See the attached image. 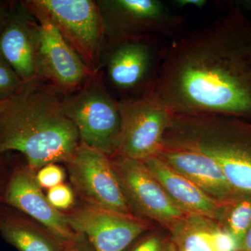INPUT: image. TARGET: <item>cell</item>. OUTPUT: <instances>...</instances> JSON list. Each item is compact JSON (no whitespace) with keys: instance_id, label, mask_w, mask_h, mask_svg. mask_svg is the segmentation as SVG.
<instances>
[{"instance_id":"cell-1","label":"cell","mask_w":251,"mask_h":251,"mask_svg":"<svg viewBox=\"0 0 251 251\" xmlns=\"http://www.w3.org/2000/svg\"><path fill=\"white\" fill-rule=\"evenodd\" d=\"M150 94L175 115L251 122V17L235 4L173 39Z\"/></svg>"},{"instance_id":"cell-2","label":"cell","mask_w":251,"mask_h":251,"mask_svg":"<svg viewBox=\"0 0 251 251\" xmlns=\"http://www.w3.org/2000/svg\"><path fill=\"white\" fill-rule=\"evenodd\" d=\"M63 94L41 78L25 82L17 97L0 112V156L16 151L37 172L49 163H64L80 143L66 115Z\"/></svg>"},{"instance_id":"cell-3","label":"cell","mask_w":251,"mask_h":251,"mask_svg":"<svg viewBox=\"0 0 251 251\" xmlns=\"http://www.w3.org/2000/svg\"><path fill=\"white\" fill-rule=\"evenodd\" d=\"M168 44L162 36H143L105 41L102 66L120 99L138 98L152 90Z\"/></svg>"},{"instance_id":"cell-4","label":"cell","mask_w":251,"mask_h":251,"mask_svg":"<svg viewBox=\"0 0 251 251\" xmlns=\"http://www.w3.org/2000/svg\"><path fill=\"white\" fill-rule=\"evenodd\" d=\"M62 105L81 143L107 156L115 154L121 133L120 101L107 90L100 74L91 77L74 93L63 95Z\"/></svg>"},{"instance_id":"cell-5","label":"cell","mask_w":251,"mask_h":251,"mask_svg":"<svg viewBox=\"0 0 251 251\" xmlns=\"http://www.w3.org/2000/svg\"><path fill=\"white\" fill-rule=\"evenodd\" d=\"M32 15L39 28V76L63 95L74 93L93 74L51 21L37 0L21 3Z\"/></svg>"},{"instance_id":"cell-6","label":"cell","mask_w":251,"mask_h":251,"mask_svg":"<svg viewBox=\"0 0 251 251\" xmlns=\"http://www.w3.org/2000/svg\"><path fill=\"white\" fill-rule=\"evenodd\" d=\"M103 18L105 41L143 36H179L185 18L158 0L97 1Z\"/></svg>"},{"instance_id":"cell-7","label":"cell","mask_w":251,"mask_h":251,"mask_svg":"<svg viewBox=\"0 0 251 251\" xmlns=\"http://www.w3.org/2000/svg\"><path fill=\"white\" fill-rule=\"evenodd\" d=\"M119 101L121 133L112 156L145 161L158 156L164 148L165 135L173 123L174 113L150 93Z\"/></svg>"},{"instance_id":"cell-8","label":"cell","mask_w":251,"mask_h":251,"mask_svg":"<svg viewBox=\"0 0 251 251\" xmlns=\"http://www.w3.org/2000/svg\"><path fill=\"white\" fill-rule=\"evenodd\" d=\"M37 2L92 74H99L105 31L97 1L37 0Z\"/></svg>"},{"instance_id":"cell-9","label":"cell","mask_w":251,"mask_h":251,"mask_svg":"<svg viewBox=\"0 0 251 251\" xmlns=\"http://www.w3.org/2000/svg\"><path fill=\"white\" fill-rule=\"evenodd\" d=\"M72 188L80 202L134 214L130 209L110 158L81 143L64 163Z\"/></svg>"},{"instance_id":"cell-10","label":"cell","mask_w":251,"mask_h":251,"mask_svg":"<svg viewBox=\"0 0 251 251\" xmlns=\"http://www.w3.org/2000/svg\"><path fill=\"white\" fill-rule=\"evenodd\" d=\"M63 212L73 230L85 236L94 251H125L135 239L151 229L149 220L135 214L82 202L75 203Z\"/></svg>"},{"instance_id":"cell-11","label":"cell","mask_w":251,"mask_h":251,"mask_svg":"<svg viewBox=\"0 0 251 251\" xmlns=\"http://www.w3.org/2000/svg\"><path fill=\"white\" fill-rule=\"evenodd\" d=\"M109 158L135 215L169 229L186 214L172 201L145 162L122 156Z\"/></svg>"},{"instance_id":"cell-12","label":"cell","mask_w":251,"mask_h":251,"mask_svg":"<svg viewBox=\"0 0 251 251\" xmlns=\"http://www.w3.org/2000/svg\"><path fill=\"white\" fill-rule=\"evenodd\" d=\"M36 172L27 163L10 167L0 203L14 208L46 227L62 243L72 242L77 237L67 223L65 214L51 205L36 179Z\"/></svg>"},{"instance_id":"cell-13","label":"cell","mask_w":251,"mask_h":251,"mask_svg":"<svg viewBox=\"0 0 251 251\" xmlns=\"http://www.w3.org/2000/svg\"><path fill=\"white\" fill-rule=\"evenodd\" d=\"M157 156L217 201L226 202L239 193L229 184L218 163L197 150L164 146Z\"/></svg>"},{"instance_id":"cell-14","label":"cell","mask_w":251,"mask_h":251,"mask_svg":"<svg viewBox=\"0 0 251 251\" xmlns=\"http://www.w3.org/2000/svg\"><path fill=\"white\" fill-rule=\"evenodd\" d=\"M39 28L34 18L11 6L7 22L0 33V53L23 82L40 78L38 74Z\"/></svg>"},{"instance_id":"cell-15","label":"cell","mask_w":251,"mask_h":251,"mask_svg":"<svg viewBox=\"0 0 251 251\" xmlns=\"http://www.w3.org/2000/svg\"><path fill=\"white\" fill-rule=\"evenodd\" d=\"M172 201L186 214L206 216L218 221L224 202L206 194L197 185L168 166L158 156L143 161Z\"/></svg>"},{"instance_id":"cell-16","label":"cell","mask_w":251,"mask_h":251,"mask_svg":"<svg viewBox=\"0 0 251 251\" xmlns=\"http://www.w3.org/2000/svg\"><path fill=\"white\" fill-rule=\"evenodd\" d=\"M176 251H237L235 239L216 220L185 214L168 229Z\"/></svg>"},{"instance_id":"cell-17","label":"cell","mask_w":251,"mask_h":251,"mask_svg":"<svg viewBox=\"0 0 251 251\" xmlns=\"http://www.w3.org/2000/svg\"><path fill=\"white\" fill-rule=\"evenodd\" d=\"M0 234L18 251H62V243L42 225L0 203Z\"/></svg>"},{"instance_id":"cell-18","label":"cell","mask_w":251,"mask_h":251,"mask_svg":"<svg viewBox=\"0 0 251 251\" xmlns=\"http://www.w3.org/2000/svg\"><path fill=\"white\" fill-rule=\"evenodd\" d=\"M218 222L235 239L240 248L251 226V194L239 192L224 202Z\"/></svg>"},{"instance_id":"cell-19","label":"cell","mask_w":251,"mask_h":251,"mask_svg":"<svg viewBox=\"0 0 251 251\" xmlns=\"http://www.w3.org/2000/svg\"><path fill=\"white\" fill-rule=\"evenodd\" d=\"M24 83L14 68L0 53V100L16 93Z\"/></svg>"},{"instance_id":"cell-20","label":"cell","mask_w":251,"mask_h":251,"mask_svg":"<svg viewBox=\"0 0 251 251\" xmlns=\"http://www.w3.org/2000/svg\"><path fill=\"white\" fill-rule=\"evenodd\" d=\"M129 251H176V248L170 234L166 236L159 232H153L140 239Z\"/></svg>"},{"instance_id":"cell-21","label":"cell","mask_w":251,"mask_h":251,"mask_svg":"<svg viewBox=\"0 0 251 251\" xmlns=\"http://www.w3.org/2000/svg\"><path fill=\"white\" fill-rule=\"evenodd\" d=\"M75 193L69 185L61 184L48 190V201L54 208L60 211L70 209L75 204Z\"/></svg>"},{"instance_id":"cell-22","label":"cell","mask_w":251,"mask_h":251,"mask_svg":"<svg viewBox=\"0 0 251 251\" xmlns=\"http://www.w3.org/2000/svg\"><path fill=\"white\" fill-rule=\"evenodd\" d=\"M66 174L64 170L57 163H49L43 166L36 173V179L41 188H53L64 183Z\"/></svg>"},{"instance_id":"cell-23","label":"cell","mask_w":251,"mask_h":251,"mask_svg":"<svg viewBox=\"0 0 251 251\" xmlns=\"http://www.w3.org/2000/svg\"><path fill=\"white\" fill-rule=\"evenodd\" d=\"M62 251H94L88 239L83 234L77 233L72 242L64 246Z\"/></svg>"},{"instance_id":"cell-24","label":"cell","mask_w":251,"mask_h":251,"mask_svg":"<svg viewBox=\"0 0 251 251\" xmlns=\"http://www.w3.org/2000/svg\"><path fill=\"white\" fill-rule=\"evenodd\" d=\"M171 4L179 9L186 7H195L201 9L208 4V1L206 0H175Z\"/></svg>"},{"instance_id":"cell-25","label":"cell","mask_w":251,"mask_h":251,"mask_svg":"<svg viewBox=\"0 0 251 251\" xmlns=\"http://www.w3.org/2000/svg\"><path fill=\"white\" fill-rule=\"evenodd\" d=\"M11 9V6L9 4L0 1V33L7 22Z\"/></svg>"},{"instance_id":"cell-26","label":"cell","mask_w":251,"mask_h":251,"mask_svg":"<svg viewBox=\"0 0 251 251\" xmlns=\"http://www.w3.org/2000/svg\"><path fill=\"white\" fill-rule=\"evenodd\" d=\"M6 171H7V163L6 159L4 158V155H2L0 156V190L4 186L5 180L9 173V172L6 173Z\"/></svg>"},{"instance_id":"cell-27","label":"cell","mask_w":251,"mask_h":251,"mask_svg":"<svg viewBox=\"0 0 251 251\" xmlns=\"http://www.w3.org/2000/svg\"><path fill=\"white\" fill-rule=\"evenodd\" d=\"M239 250L251 251V226L248 230Z\"/></svg>"},{"instance_id":"cell-28","label":"cell","mask_w":251,"mask_h":251,"mask_svg":"<svg viewBox=\"0 0 251 251\" xmlns=\"http://www.w3.org/2000/svg\"><path fill=\"white\" fill-rule=\"evenodd\" d=\"M20 89L17 91V92H16V93L13 94V95H11V97H8V98L5 99L4 100H0V112L2 111L3 110H4L6 107L9 106L10 104L14 101V99H16V97H17L18 93V92H19Z\"/></svg>"},{"instance_id":"cell-29","label":"cell","mask_w":251,"mask_h":251,"mask_svg":"<svg viewBox=\"0 0 251 251\" xmlns=\"http://www.w3.org/2000/svg\"><path fill=\"white\" fill-rule=\"evenodd\" d=\"M236 4L239 5L244 11H249L251 12V0H244V1H240L239 3H236Z\"/></svg>"},{"instance_id":"cell-30","label":"cell","mask_w":251,"mask_h":251,"mask_svg":"<svg viewBox=\"0 0 251 251\" xmlns=\"http://www.w3.org/2000/svg\"><path fill=\"white\" fill-rule=\"evenodd\" d=\"M1 191H2V189L0 190V194H1Z\"/></svg>"},{"instance_id":"cell-31","label":"cell","mask_w":251,"mask_h":251,"mask_svg":"<svg viewBox=\"0 0 251 251\" xmlns=\"http://www.w3.org/2000/svg\"><path fill=\"white\" fill-rule=\"evenodd\" d=\"M237 251H247L238 250Z\"/></svg>"}]
</instances>
